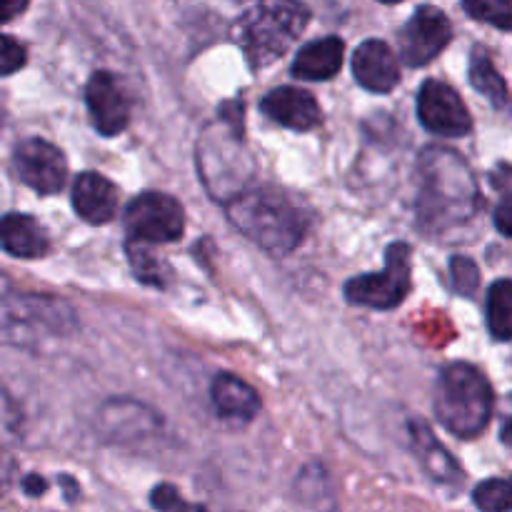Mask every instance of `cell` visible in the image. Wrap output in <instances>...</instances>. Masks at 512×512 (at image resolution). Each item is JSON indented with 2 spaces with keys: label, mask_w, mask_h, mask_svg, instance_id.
<instances>
[{
  "label": "cell",
  "mask_w": 512,
  "mask_h": 512,
  "mask_svg": "<svg viewBox=\"0 0 512 512\" xmlns=\"http://www.w3.org/2000/svg\"><path fill=\"white\" fill-rule=\"evenodd\" d=\"M13 170L30 190L40 195L60 193L68 180L65 155L43 138H25L15 145Z\"/></svg>",
  "instance_id": "obj_9"
},
{
  "label": "cell",
  "mask_w": 512,
  "mask_h": 512,
  "mask_svg": "<svg viewBox=\"0 0 512 512\" xmlns=\"http://www.w3.org/2000/svg\"><path fill=\"white\" fill-rule=\"evenodd\" d=\"M500 440H503L505 445H512V413H508L503 428H500Z\"/></svg>",
  "instance_id": "obj_30"
},
{
  "label": "cell",
  "mask_w": 512,
  "mask_h": 512,
  "mask_svg": "<svg viewBox=\"0 0 512 512\" xmlns=\"http://www.w3.org/2000/svg\"><path fill=\"white\" fill-rule=\"evenodd\" d=\"M418 118L425 130L440 138H463L473 130V115L458 90L435 78L420 85Z\"/></svg>",
  "instance_id": "obj_7"
},
{
  "label": "cell",
  "mask_w": 512,
  "mask_h": 512,
  "mask_svg": "<svg viewBox=\"0 0 512 512\" xmlns=\"http://www.w3.org/2000/svg\"><path fill=\"white\" fill-rule=\"evenodd\" d=\"M450 273H453L455 290H458L460 295L473 298L475 290H478L480 285L478 265H475L470 258H465V255H458V258H453V263H450Z\"/></svg>",
  "instance_id": "obj_25"
},
{
  "label": "cell",
  "mask_w": 512,
  "mask_h": 512,
  "mask_svg": "<svg viewBox=\"0 0 512 512\" xmlns=\"http://www.w3.org/2000/svg\"><path fill=\"white\" fill-rule=\"evenodd\" d=\"M150 505L158 512H208L203 505H193L178 493V488L168 483L155 485L153 493H150Z\"/></svg>",
  "instance_id": "obj_24"
},
{
  "label": "cell",
  "mask_w": 512,
  "mask_h": 512,
  "mask_svg": "<svg viewBox=\"0 0 512 512\" xmlns=\"http://www.w3.org/2000/svg\"><path fill=\"white\" fill-rule=\"evenodd\" d=\"M20 488H23V493L30 495V498H40V495H45V490H48V480L40 478V475H25V478L20 480Z\"/></svg>",
  "instance_id": "obj_28"
},
{
  "label": "cell",
  "mask_w": 512,
  "mask_h": 512,
  "mask_svg": "<svg viewBox=\"0 0 512 512\" xmlns=\"http://www.w3.org/2000/svg\"><path fill=\"white\" fill-rule=\"evenodd\" d=\"M418 175V225L425 233H448L475 218L480 188L463 155L430 145L418 160Z\"/></svg>",
  "instance_id": "obj_1"
},
{
  "label": "cell",
  "mask_w": 512,
  "mask_h": 512,
  "mask_svg": "<svg viewBox=\"0 0 512 512\" xmlns=\"http://www.w3.org/2000/svg\"><path fill=\"white\" fill-rule=\"evenodd\" d=\"M0 238H3V250L13 258L20 260H38L48 255L50 240L43 225L25 213H8L3 218V228H0Z\"/></svg>",
  "instance_id": "obj_18"
},
{
  "label": "cell",
  "mask_w": 512,
  "mask_h": 512,
  "mask_svg": "<svg viewBox=\"0 0 512 512\" xmlns=\"http://www.w3.org/2000/svg\"><path fill=\"white\" fill-rule=\"evenodd\" d=\"M225 213L235 230L280 258L293 253L313 225V210L273 185H250L225 205Z\"/></svg>",
  "instance_id": "obj_2"
},
{
  "label": "cell",
  "mask_w": 512,
  "mask_h": 512,
  "mask_svg": "<svg viewBox=\"0 0 512 512\" xmlns=\"http://www.w3.org/2000/svg\"><path fill=\"white\" fill-rule=\"evenodd\" d=\"M73 210L80 220L88 225H105L115 218L118 213V188L110 183L105 175L93 173H80L73 183Z\"/></svg>",
  "instance_id": "obj_14"
},
{
  "label": "cell",
  "mask_w": 512,
  "mask_h": 512,
  "mask_svg": "<svg viewBox=\"0 0 512 512\" xmlns=\"http://www.w3.org/2000/svg\"><path fill=\"white\" fill-rule=\"evenodd\" d=\"M410 445H413V453L418 458V463L423 465L425 473L435 480V483L453 485L460 480V465L455 463L453 455L445 450V445H440V440L435 438V433L430 430L428 423L423 420H410Z\"/></svg>",
  "instance_id": "obj_16"
},
{
  "label": "cell",
  "mask_w": 512,
  "mask_h": 512,
  "mask_svg": "<svg viewBox=\"0 0 512 512\" xmlns=\"http://www.w3.org/2000/svg\"><path fill=\"white\" fill-rule=\"evenodd\" d=\"M130 260V270L138 278V283L155 285V288H165L168 285V268H165L163 258L153 255V250L143 243H128L125 245Z\"/></svg>",
  "instance_id": "obj_21"
},
{
  "label": "cell",
  "mask_w": 512,
  "mask_h": 512,
  "mask_svg": "<svg viewBox=\"0 0 512 512\" xmlns=\"http://www.w3.org/2000/svg\"><path fill=\"white\" fill-rule=\"evenodd\" d=\"M453 40L450 18L435 5H420L400 30V58L410 68L430 65Z\"/></svg>",
  "instance_id": "obj_8"
},
{
  "label": "cell",
  "mask_w": 512,
  "mask_h": 512,
  "mask_svg": "<svg viewBox=\"0 0 512 512\" xmlns=\"http://www.w3.org/2000/svg\"><path fill=\"white\" fill-rule=\"evenodd\" d=\"M25 58H28V53H25V48L18 40L10 38V35H3V38H0V60H3V63H0V73L13 75L15 70L23 68Z\"/></svg>",
  "instance_id": "obj_26"
},
{
  "label": "cell",
  "mask_w": 512,
  "mask_h": 512,
  "mask_svg": "<svg viewBox=\"0 0 512 512\" xmlns=\"http://www.w3.org/2000/svg\"><path fill=\"white\" fill-rule=\"evenodd\" d=\"M123 225L128 243H175L185 233V210L173 195L145 190L128 203Z\"/></svg>",
  "instance_id": "obj_6"
},
{
  "label": "cell",
  "mask_w": 512,
  "mask_h": 512,
  "mask_svg": "<svg viewBox=\"0 0 512 512\" xmlns=\"http://www.w3.org/2000/svg\"><path fill=\"white\" fill-rule=\"evenodd\" d=\"M310 8L303 3H258L233 23V40L250 70H263L283 58L308 28Z\"/></svg>",
  "instance_id": "obj_4"
},
{
  "label": "cell",
  "mask_w": 512,
  "mask_h": 512,
  "mask_svg": "<svg viewBox=\"0 0 512 512\" xmlns=\"http://www.w3.org/2000/svg\"><path fill=\"white\" fill-rule=\"evenodd\" d=\"M495 393L490 380L470 363H450L435 383V418L455 438L473 440L493 418Z\"/></svg>",
  "instance_id": "obj_3"
},
{
  "label": "cell",
  "mask_w": 512,
  "mask_h": 512,
  "mask_svg": "<svg viewBox=\"0 0 512 512\" xmlns=\"http://www.w3.org/2000/svg\"><path fill=\"white\" fill-rule=\"evenodd\" d=\"M463 10L478 23L512 30V0H465Z\"/></svg>",
  "instance_id": "obj_23"
},
{
  "label": "cell",
  "mask_w": 512,
  "mask_h": 512,
  "mask_svg": "<svg viewBox=\"0 0 512 512\" xmlns=\"http://www.w3.org/2000/svg\"><path fill=\"white\" fill-rule=\"evenodd\" d=\"M470 83L478 90L480 95L490 100L495 108H508L510 105V93L508 85H505L503 75L495 70L493 60L485 53L483 48H475L470 55Z\"/></svg>",
  "instance_id": "obj_19"
},
{
  "label": "cell",
  "mask_w": 512,
  "mask_h": 512,
  "mask_svg": "<svg viewBox=\"0 0 512 512\" xmlns=\"http://www.w3.org/2000/svg\"><path fill=\"white\" fill-rule=\"evenodd\" d=\"M85 105H88L93 128L105 138L123 133L130 123V100L123 85L110 70H95L85 83Z\"/></svg>",
  "instance_id": "obj_10"
},
{
  "label": "cell",
  "mask_w": 512,
  "mask_h": 512,
  "mask_svg": "<svg viewBox=\"0 0 512 512\" xmlns=\"http://www.w3.org/2000/svg\"><path fill=\"white\" fill-rule=\"evenodd\" d=\"M473 503L483 512L512 510V478H490L473 490Z\"/></svg>",
  "instance_id": "obj_22"
},
{
  "label": "cell",
  "mask_w": 512,
  "mask_h": 512,
  "mask_svg": "<svg viewBox=\"0 0 512 512\" xmlns=\"http://www.w3.org/2000/svg\"><path fill=\"white\" fill-rule=\"evenodd\" d=\"M345 55V43L338 35H325V38L313 40V43L303 45L295 55L293 65H290V73L298 80H330L340 73V65H343Z\"/></svg>",
  "instance_id": "obj_15"
},
{
  "label": "cell",
  "mask_w": 512,
  "mask_h": 512,
  "mask_svg": "<svg viewBox=\"0 0 512 512\" xmlns=\"http://www.w3.org/2000/svg\"><path fill=\"white\" fill-rule=\"evenodd\" d=\"M410 258H413V248L408 243H400V240L390 243L385 248V268L380 273L355 275L345 283L343 293L348 303L373 310L398 308L413 288Z\"/></svg>",
  "instance_id": "obj_5"
},
{
  "label": "cell",
  "mask_w": 512,
  "mask_h": 512,
  "mask_svg": "<svg viewBox=\"0 0 512 512\" xmlns=\"http://www.w3.org/2000/svg\"><path fill=\"white\" fill-rule=\"evenodd\" d=\"M25 8H28V5H25V3H20V5H5V8H3V20H5V23H8V20L13 18V13H23Z\"/></svg>",
  "instance_id": "obj_31"
},
{
  "label": "cell",
  "mask_w": 512,
  "mask_h": 512,
  "mask_svg": "<svg viewBox=\"0 0 512 512\" xmlns=\"http://www.w3.org/2000/svg\"><path fill=\"white\" fill-rule=\"evenodd\" d=\"M210 400H213L215 413L223 420L250 423L260 410V395L255 393L253 385L233 373L215 375L213 385H210Z\"/></svg>",
  "instance_id": "obj_17"
},
{
  "label": "cell",
  "mask_w": 512,
  "mask_h": 512,
  "mask_svg": "<svg viewBox=\"0 0 512 512\" xmlns=\"http://www.w3.org/2000/svg\"><path fill=\"white\" fill-rule=\"evenodd\" d=\"M495 228H498V233H503L505 238H512V193L505 195L503 200L498 203V208H495Z\"/></svg>",
  "instance_id": "obj_27"
},
{
  "label": "cell",
  "mask_w": 512,
  "mask_h": 512,
  "mask_svg": "<svg viewBox=\"0 0 512 512\" xmlns=\"http://www.w3.org/2000/svg\"><path fill=\"white\" fill-rule=\"evenodd\" d=\"M353 75L370 93H390L400 83L398 55L385 40H365L353 53Z\"/></svg>",
  "instance_id": "obj_13"
},
{
  "label": "cell",
  "mask_w": 512,
  "mask_h": 512,
  "mask_svg": "<svg viewBox=\"0 0 512 512\" xmlns=\"http://www.w3.org/2000/svg\"><path fill=\"white\" fill-rule=\"evenodd\" d=\"M60 485H63V488H65V498H68V503H75V498H78L80 488L73 483V478H68V475H65V478H60Z\"/></svg>",
  "instance_id": "obj_29"
},
{
  "label": "cell",
  "mask_w": 512,
  "mask_h": 512,
  "mask_svg": "<svg viewBox=\"0 0 512 512\" xmlns=\"http://www.w3.org/2000/svg\"><path fill=\"white\" fill-rule=\"evenodd\" d=\"M260 110L278 125L298 130V133L318 128L320 120H323L315 95L303 88H295V85H280V88L265 93L260 100Z\"/></svg>",
  "instance_id": "obj_12"
},
{
  "label": "cell",
  "mask_w": 512,
  "mask_h": 512,
  "mask_svg": "<svg viewBox=\"0 0 512 512\" xmlns=\"http://www.w3.org/2000/svg\"><path fill=\"white\" fill-rule=\"evenodd\" d=\"M100 425L118 443H143V440L158 438L163 430V418H158L143 403L113 398L100 410Z\"/></svg>",
  "instance_id": "obj_11"
},
{
  "label": "cell",
  "mask_w": 512,
  "mask_h": 512,
  "mask_svg": "<svg viewBox=\"0 0 512 512\" xmlns=\"http://www.w3.org/2000/svg\"><path fill=\"white\" fill-rule=\"evenodd\" d=\"M485 315H488V330L500 343L512 340V278L495 280L488 290V303H485Z\"/></svg>",
  "instance_id": "obj_20"
}]
</instances>
